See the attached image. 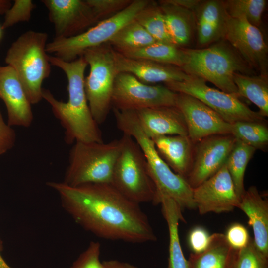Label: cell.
<instances>
[{
  "instance_id": "cell-43",
  "label": "cell",
  "mask_w": 268,
  "mask_h": 268,
  "mask_svg": "<svg viewBox=\"0 0 268 268\" xmlns=\"http://www.w3.org/2000/svg\"><path fill=\"white\" fill-rule=\"evenodd\" d=\"M2 250V243L0 239V268H11L2 258L1 252Z\"/></svg>"
},
{
  "instance_id": "cell-41",
  "label": "cell",
  "mask_w": 268,
  "mask_h": 268,
  "mask_svg": "<svg viewBox=\"0 0 268 268\" xmlns=\"http://www.w3.org/2000/svg\"><path fill=\"white\" fill-rule=\"evenodd\" d=\"M103 263L104 268H137L129 263L117 260L105 261Z\"/></svg>"
},
{
  "instance_id": "cell-10",
  "label": "cell",
  "mask_w": 268,
  "mask_h": 268,
  "mask_svg": "<svg viewBox=\"0 0 268 268\" xmlns=\"http://www.w3.org/2000/svg\"><path fill=\"white\" fill-rule=\"evenodd\" d=\"M165 84L175 92L188 94L200 100L229 123L264 120L258 112L252 110L241 102L238 96L210 87L201 78L191 75L187 80Z\"/></svg>"
},
{
  "instance_id": "cell-12",
  "label": "cell",
  "mask_w": 268,
  "mask_h": 268,
  "mask_svg": "<svg viewBox=\"0 0 268 268\" xmlns=\"http://www.w3.org/2000/svg\"><path fill=\"white\" fill-rule=\"evenodd\" d=\"M223 40L227 41L253 69L268 76V47L259 28L245 18L228 16Z\"/></svg>"
},
{
  "instance_id": "cell-22",
  "label": "cell",
  "mask_w": 268,
  "mask_h": 268,
  "mask_svg": "<svg viewBox=\"0 0 268 268\" xmlns=\"http://www.w3.org/2000/svg\"><path fill=\"white\" fill-rule=\"evenodd\" d=\"M151 139L162 159L175 173L186 179L191 168L193 153V142L188 136L163 135Z\"/></svg>"
},
{
  "instance_id": "cell-19",
  "label": "cell",
  "mask_w": 268,
  "mask_h": 268,
  "mask_svg": "<svg viewBox=\"0 0 268 268\" xmlns=\"http://www.w3.org/2000/svg\"><path fill=\"white\" fill-rule=\"evenodd\" d=\"M135 112L142 130L150 138L163 135H188L184 117L176 106L145 108Z\"/></svg>"
},
{
  "instance_id": "cell-36",
  "label": "cell",
  "mask_w": 268,
  "mask_h": 268,
  "mask_svg": "<svg viewBox=\"0 0 268 268\" xmlns=\"http://www.w3.org/2000/svg\"><path fill=\"white\" fill-rule=\"evenodd\" d=\"M100 243L91 241L70 268H104L103 263L100 260Z\"/></svg>"
},
{
  "instance_id": "cell-42",
  "label": "cell",
  "mask_w": 268,
  "mask_h": 268,
  "mask_svg": "<svg viewBox=\"0 0 268 268\" xmlns=\"http://www.w3.org/2000/svg\"><path fill=\"white\" fill-rule=\"evenodd\" d=\"M11 5V2L9 0H0V15L5 14Z\"/></svg>"
},
{
  "instance_id": "cell-23",
  "label": "cell",
  "mask_w": 268,
  "mask_h": 268,
  "mask_svg": "<svg viewBox=\"0 0 268 268\" xmlns=\"http://www.w3.org/2000/svg\"><path fill=\"white\" fill-rule=\"evenodd\" d=\"M236 251L228 242L224 234L213 233L205 250L190 254L188 259L190 268H232Z\"/></svg>"
},
{
  "instance_id": "cell-5",
  "label": "cell",
  "mask_w": 268,
  "mask_h": 268,
  "mask_svg": "<svg viewBox=\"0 0 268 268\" xmlns=\"http://www.w3.org/2000/svg\"><path fill=\"white\" fill-rule=\"evenodd\" d=\"M48 34L28 30L12 43L5 62L18 76L31 104L42 99V83L51 73L49 55L46 51Z\"/></svg>"
},
{
  "instance_id": "cell-11",
  "label": "cell",
  "mask_w": 268,
  "mask_h": 268,
  "mask_svg": "<svg viewBox=\"0 0 268 268\" xmlns=\"http://www.w3.org/2000/svg\"><path fill=\"white\" fill-rule=\"evenodd\" d=\"M177 94L166 86L147 85L131 74L120 72L115 79L112 105L121 111L175 106Z\"/></svg>"
},
{
  "instance_id": "cell-32",
  "label": "cell",
  "mask_w": 268,
  "mask_h": 268,
  "mask_svg": "<svg viewBox=\"0 0 268 268\" xmlns=\"http://www.w3.org/2000/svg\"><path fill=\"white\" fill-rule=\"evenodd\" d=\"M227 15L232 18H245L249 23L259 28L265 8L266 0H222Z\"/></svg>"
},
{
  "instance_id": "cell-24",
  "label": "cell",
  "mask_w": 268,
  "mask_h": 268,
  "mask_svg": "<svg viewBox=\"0 0 268 268\" xmlns=\"http://www.w3.org/2000/svg\"><path fill=\"white\" fill-rule=\"evenodd\" d=\"M162 214L167 222L169 236V256L167 268H190L183 254L179 237V221L185 222L182 210L173 199L165 196L159 198Z\"/></svg>"
},
{
  "instance_id": "cell-29",
  "label": "cell",
  "mask_w": 268,
  "mask_h": 268,
  "mask_svg": "<svg viewBox=\"0 0 268 268\" xmlns=\"http://www.w3.org/2000/svg\"><path fill=\"white\" fill-rule=\"evenodd\" d=\"M255 151L253 147L236 139L225 163L239 200L245 191L244 178L246 169Z\"/></svg>"
},
{
  "instance_id": "cell-26",
  "label": "cell",
  "mask_w": 268,
  "mask_h": 268,
  "mask_svg": "<svg viewBox=\"0 0 268 268\" xmlns=\"http://www.w3.org/2000/svg\"><path fill=\"white\" fill-rule=\"evenodd\" d=\"M119 52L128 57L148 60L180 68L184 65L186 56L185 48L160 42L143 48Z\"/></svg>"
},
{
  "instance_id": "cell-9",
  "label": "cell",
  "mask_w": 268,
  "mask_h": 268,
  "mask_svg": "<svg viewBox=\"0 0 268 268\" xmlns=\"http://www.w3.org/2000/svg\"><path fill=\"white\" fill-rule=\"evenodd\" d=\"M113 48L106 44L85 50L83 56L90 67L84 88L92 115L98 124L106 120L112 107L114 81L117 74Z\"/></svg>"
},
{
  "instance_id": "cell-44",
  "label": "cell",
  "mask_w": 268,
  "mask_h": 268,
  "mask_svg": "<svg viewBox=\"0 0 268 268\" xmlns=\"http://www.w3.org/2000/svg\"><path fill=\"white\" fill-rule=\"evenodd\" d=\"M2 29L1 28V26L0 25V40L2 37Z\"/></svg>"
},
{
  "instance_id": "cell-20",
  "label": "cell",
  "mask_w": 268,
  "mask_h": 268,
  "mask_svg": "<svg viewBox=\"0 0 268 268\" xmlns=\"http://www.w3.org/2000/svg\"><path fill=\"white\" fill-rule=\"evenodd\" d=\"M193 13L199 44L223 40L228 15L222 0H201Z\"/></svg>"
},
{
  "instance_id": "cell-6",
  "label": "cell",
  "mask_w": 268,
  "mask_h": 268,
  "mask_svg": "<svg viewBox=\"0 0 268 268\" xmlns=\"http://www.w3.org/2000/svg\"><path fill=\"white\" fill-rule=\"evenodd\" d=\"M121 139L108 143L75 142L69 153L63 183L69 186L111 183Z\"/></svg>"
},
{
  "instance_id": "cell-15",
  "label": "cell",
  "mask_w": 268,
  "mask_h": 268,
  "mask_svg": "<svg viewBox=\"0 0 268 268\" xmlns=\"http://www.w3.org/2000/svg\"><path fill=\"white\" fill-rule=\"evenodd\" d=\"M53 24L54 38L78 35L98 22L86 0H42Z\"/></svg>"
},
{
  "instance_id": "cell-8",
  "label": "cell",
  "mask_w": 268,
  "mask_h": 268,
  "mask_svg": "<svg viewBox=\"0 0 268 268\" xmlns=\"http://www.w3.org/2000/svg\"><path fill=\"white\" fill-rule=\"evenodd\" d=\"M149 2L147 0H133L121 11L98 22L78 35L54 38L47 44L46 51L65 61H72L82 56L87 49L108 43L123 26L134 20Z\"/></svg>"
},
{
  "instance_id": "cell-21",
  "label": "cell",
  "mask_w": 268,
  "mask_h": 268,
  "mask_svg": "<svg viewBox=\"0 0 268 268\" xmlns=\"http://www.w3.org/2000/svg\"><path fill=\"white\" fill-rule=\"evenodd\" d=\"M248 218L253 241L258 250L268 257V201L255 186H251L241 196L238 207Z\"/></svg>"
},
{
  "instance_id": "cell-39",
  "label": "cell",
  "mask_w": 268,
  "mask_h": 268,
  "mask_svg": "<svg viewBox=\"0 0 268 268\" xmlns=\"http://www.w3.org/2000/svg\"><path fill=\"white\" fill-rule=\"evenodd\" d=\"M16 139L15 131L4 121L0 109V155L11 149L15 145Z\"/></svg>"
},
{
  "instance_id": "cell-7",
  "label": "cell",
  "mask_w": 268,
  "mask_h": 268,
  "mask_svg": "<svg viewBox=\"0 0 268 268\" xmlns=\"http://www.w3.org/2000/svg\"><path fill=\"white\" fill-rule=\"evenodd\" d=\"M113 170L111 184L130 200L154 204L156 189L144 155L135 140L126 134Z\"/></svg>"
},
{
  "instance_id": "cell-3",
  "label": "cell",
  "mask_w": 268,
  "mask_h": 268,
  "mask_svg": "<svg viewBox=\"0 0 268 268\" xmlns=\"http://www.w3.org/2000/svg\"><path fill=\"white\" fill-rule=\"evenodd\" d=\"M118 128L123 134L133 137L141 148L145 157L149 174L156 189L154 204L160 197L173 199L183 210L196 209L193 189L186 178L175 173L157 152L153 141L142 130L135 111H113Z\"/></svg>"
},
{
  "instance_id": "cell-2",
  "label": "cell",
  "mask_w": 268,
  "mask_h": 268,
  "mask_svg": "<svg viewBox=\"0 0 268 268\" xmlns=\"http://www.w3.org/2000/svg\"><path fill=\"white\" fill-rule=\"evenodd\" d=\"M51 65L62 70L67 79L68 100H57L47 89H42V99L51 106L53 115L65 130L67 144L75 142H103L102 132L89 109L84 88V72L88 64L83 56L71 62L49 55Z\"/></svg>"
},
{
  "instance_id": "cell-30",
  "label": "cell",
  "mask_w": 268,
  "mask_h": 268,
  "mask_svg": "<svg viewBox=\"0 0 268 268\" xmlns=\"http://www.w3.org/2000/svg\"><path fill=\"white\" fill-rule=\"evenodd\" d=\"M135 19L157 42L174 44L167 29L163 12L157 2L149 1L137 14Z\"/></svg>"
},
{
  "instance_id": "cell-17",
  "label": "cell",
  "mask_w": 268,
  "mask_h": 268,
  "mask_svg": "<svg viewBox=\"0 0 268 268\" xmlns=\"http://www.w3.org/2000/svg\"><path fill=\"white\" fill-rule=\"evenodd\" d=\"M0 99L6 106L9 126H31L33 120L32 104L15 71L8 65H0Z\"/></svg>"
},
{
  "instance_id": "cell-38",
  "label": "cell",
  "mask_w": 268,
  "mask_h": 268,
  "mask_svg": "<svg viewBox=\"0 0 268 268\" xmlns=\"http://www.w3.org/2000/svg\"><path fill=\"white\" fill-rule=\"evenodd\" d=\"M210 235L204 228L197 226L192 229L188 236L189 246L194 253L203 252L207 247Z\"/></svg>"
},
{
  "instance_id": "cell-40",
  "label": "cell",
  "mask_w": 268,
  "mask_h": 268,
  "mask_svg": "<svg viewBox=\"0 0 268 268\" xmlns=\"http://www.w3.org/2000/svg\"><path fill=\"white\" fill-rule=\"evenodd\" d=\"M168 1L193 12L201 1L200 0H168Z\"/></svg>"
},
{
  "instance_id": "cell-35",
  "label": "cell",
  "mask_w": 268,
  "mask_h": 268,
  "mask_svg": "<svg viewBox=\"0 0 268 268\" xmlns=\"http://www.w3.org/2000/svg\"><path fill=\"white\" fill-rule=\"evenodd\" d=\"M133 0H86L98 21L109 18L128 6Z\"/></svg>"
},
{
  "instance_id": "cell-16",
  "label": "cell",
  "mask_w": 268,
  "mask_h": 268,
  "mask_svg": "<svg viewBox=\"0 0 268 268\" xmlns=\"http://www.w3.org/2000/svg\"><path fill=\"white\" fill-rule=\"evenodd\" d=\"M196 209L201 214L230 212L240 200L226 164L212 176L193 189Z\"/></svg>"
},
{
  "instance_id": "cell-13",
  "label": "cell",
  "mask_w": 268,
  "mask_h": 268,
  "mask_svg": "<svg viewBox=\"0 0 268 268\" xmlns=\"http://www.w3.org/2000/svg\"><path fill=\"white\" fill-rule=\"evenodd\" d=\"M236 139L231 134H216L198 142L186 178L194 189L214 175L226 163Z\"/></svg>"
},
{
  "instance_id": "cell-18",
  "label": "cell",
  "mask_w": 268,
  "mask_h": 268,
  "mask_svg": "<svg viewBox=\"0 0 268 268\" xmlns=\"http://www.w3.org/2000/svg\"><path fill=\"white\" fill-rule=\"evenodd\" d=\"M112 52L117 74L120 72L131 74L145 84L182 81L191 76L177 66L128 57L114 49Z\"/></svg>"
},
{
  "instance_id": "cell-4",
  "label": "cell",
  "mask_w": 268,
  "mask_h": 268,
  "mask_svg": "<svg viewBox=\"0 0 268 268\" xmlns=\"http://www.w3.org/2000/svg\"><path fill=\"white\" fill-rule=\"evenodd\" d=\"M185 50L186 60L181 68L189 75L212 83L226 93L239 96L234 82V74L252 75L253 72V69L224 40L205 48Z\"/></svg>"
},
{
  "instance_id": "cell-34",
  "label": "cell",
  "mask_w": 268,
  "mask_h": 268,
  "mask_svg": "<svg viewBox=\"0 0 268 268\" xmlns=\"http://www.w3.org/2000/svg\"><path fill=\"white\" fill-rule=\"evenodd\" d=\"M35 5L31 0H15L14 3L5 13L1 25L3 30L19 22H28Z\"/></svg>"
},
{
  "instance_id": "cell-33",
  "label": "cell",
  "mask_w": 268,
  "mask_h": 268,
  "mask_svg": "<svg viewBox=\"0 0 268 268\" xmlns=\"http://www.w3.org/2000/svg\"><path fill=\"white\" fill-rule=\"evenodd\" d=\"M232 268H268V257L258 250L250 238L246 247L237 250Z\"/></svg>"
},
{
  "instance_id": "cell-27",
  "label": "cell",
  "mask_w": 268,
  "mask_h": 268,
  "mask_svg": "<svg viewBox=\"0 0 268 268\" xmlns=\"http://www.w3.org/2000/svg\"><path fill=\"white\" fill-rule=\"evenodd\" d=\"M233 79L239 96L244 97L254 103L259 108L258 113L262 117H268V76L236 73Z\"/></svg>"
},
{
  "instance_id": "cell-1",
  "label": "cell",
  "mask_w": 268,
  "mask_h": 268,
  "mask_svg": "<svg viewBox=\"0 0 268 268\" xmlns=\"http://www.w3.org/2000/svg\"><path fill=\"white\" fill-rule=\"evenodd\" d=\"M62 205L82 228L102 238L133 243L155 241L157 237L139 204L122 195L111 183L69 186L48 182Z\"/></svg>"
},
{
  "instance_id": "cell-37",
  "label": "cell",
  "mask_w": 268,
  "mask_h": 268,
  "mask_svg": "<svg viewBox=\"0 0 268 268\" xmlns=\"http://www.w3.org/2000/svg\"><path fill=\"white\" fill-rule=\"evenodd\" d=\"M224 235L228 242L235 250L246 247L251 238L246 228L238 223L230 225Z\"/></svg>"
},
{
  "instance_id": "cell-28",
  "label": "cell",
  "mask_w": 268,
  "mask_h": 268,
  "mask_svg": "<svg viewBox=\"0 0 268 268\" xmlns=\"http://www.w3.org/2000/svg\"><path fill=\"white\" fill-rule=\"evenodd\" d=\"M156 42L134 18L117 32L108 43L116 51L121 52L143 48Z\"/></svg>"
},
{
  "instance_id": "cell-14",
  "label": "cell",
  "mask_w": 268,
  "mask_h": 268,
  "mask_svg": "<svg viewBox=\"0 0 268 268\" xmlns=\"http://www.w3.org/2000/svg\"><path fill=\"white\" fill-rule=\"evenodd\" d=\"M175 106L182 113L192 142L216 134H231V124L196 98L177 93Z\"/></svg>"
},
{
  "instance_id": "cell-25",
  "label": "cell",
  "mask_w": 268,
  "mask_h": 268,
  "mask_svg": "<svg viewBox=\"0 0 268 268\" xmlns=\"http://www.w3.org/2000/svg\"><path fill=\"white\" fill-rule=\"evenodd\" d=\"M159 3L174 44L180 47L189 44L196 26L193 12L168 0H160Z\"/></svg>"
},
{
  "instance_id": "cell-31",
  "label": "cell",
  "mask_w": 268,
  "mask_h": 268,
  "mask_svg": "<svg viewBox=\"0 0 268 268\" xmlns=\"http://www.w3.org/2000/svg\"><path fill=\"white\" fill-rule=\"evenodd\" d=\"M231 134L256 150H263L268 144V129L263 121H238L231 124Z\"/></svg>"
}]
</instances>
